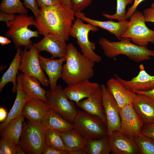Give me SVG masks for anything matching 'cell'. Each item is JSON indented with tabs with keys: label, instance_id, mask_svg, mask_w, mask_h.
Instances as JSON below:
<instances>
[{
	"label": "cell",
	"instance_id": "cell-46",
	"mask_svg": "<svg viewBox=\"0 0 154 154\" xmlns=\"http://www.w3.org/2000/svg\"><path fill=\"white\" fill-rule=\"evenodd\" d=\"M84 149H78L73 151H68V154H86Z\"/></svg>",
	"mask_w": 154,
	"mask_h": 154
},
{
	"label": "cell",
	"instance_id": "cell-48",
	"mask_svg": "<svg viewBox=\"0 0 154 154\" xmlns=\"http://www.w3.org/2000/svg\"><path fill=\"white\" fill-rule=\"evenodd\" d=\"M150 7L152 8H154V3H153L151 4Z\"/></svg>",
	"mask_w": 154,
	"mask_h": 154
},
{
	"label": "cell",
	"instance_id": "cell-26",
	"mask_svg": "<svg viewBox=\"0 0 154 154\" xmlns=\"http://www.w3.org/2000/svg\"><path fill=\"white\" fill-rule=\"evenodd\" d=\"M42 122L47 129H54L61 132H68L73 128L72 123L51 109L45 115Z\"/></svg>",
	"mask_w": 154,
	"mask_h": 154
},
{
	"label": "cell",
	"instance_id": "cell-3",
	"mask_svg": "<svg viewBox=\"0 0 154 154\" xmlns=\"http://www.w3.org/2000/svg\"><path fill=\"white\" fill-rule=\"evenodd\" d=\"M119 40L112 41L103 37L99 39L98 43L105 55L109 58L123 54L134 62H139L154 57V51L149 49L147 46L137 45L128 38H122Z\"/></svg>",
	"mask_w": 154,
	"mask_h": 154
},
{
	"label": "cell",
	"instance_id": "cell-30",
	"mask_svg": "<svg viewBox=\"0 0 154 154\" xmlns=\"http://www.w3.org/2000/svg\"><path fill=\"white\" fill-rule=\"evenodd\" d=\"M45 144L46 147L68 151L62 137L61 132L55 129H46Z\"/></svg>",
	"mask_w": 154,
	"mask_h": 154
},
{
	"label": "cell",
	"instance_id": "cell-13",
	"mask_svg": "<svg viewBox=\"0 0 154 154\" xmlns=\"http://www.w3.org/2000/svg\"><path fill=\"white\" fill-rule=\"evenodd\" d=\"M108 136L112 154H141L135 140L125 137L120 131H114Z\"/></svg>",
	"mask_w": 154,
	"mask_h": 154
},
{
	"label": "cell",
	"instance_id": "cell-1",
	"mask_svg": "<svg viewBox=\"0 0 154 154\" xmlns=\"http://www.w3.org/2000/svg\"><path fill=\"white\" fill-rule=\"evenodd\" d=\"M74 16L71 8L60 3L40 8L33 26L40 35H52L66 41L69 38Z\"/></svg>",
	"mask_w": 154,
	"mask_h": 154
},
{
	"label": "cell",
	"instance_id": "cell-39",
	"mask_svg": "<svg viewBox=\"0 0 154 154\" xmlns=\"http://www.w3.org/2000/svg\"><path fill=\"white\" fill-rule=\"evenodd\" d=\"M142 13L146 22L154 23V8L149 7L144 9Z\"/></svg>",
	"mask_w": 154,
	"mask_h": 154
},
{
	"label": "cell",
	"instance_id": "cell-29",
	"mask_svg": "<svg viewBox=\"0 0 154 154\" xmlns=\"http://www.w3.org/2000/svg\"><path fill=\"white\" fill-rule=\"evenodd\" d=\"M84 149L88 154H109L111 152L108 135L98 139H87Z\"/></svg>",
	"mask_w": 154,
	"mask_h": 154
},
{
	"label": "cell",
	"instance_id": "cell-7",
	"mask_svg": "<svg viewBox=\"0 0 154 154\" xmlns=\"http://www.w3.org/2000/svg\"><path fill=\"white\" fill-rule=\"evenodd\" d=\"M83 21L80 18L76 17L70 35L76 39L82 53L85 56L95 63H99L101 60V57L94 52L95 44L90 41L88 38L90 32L97 31L98 28L88 23H84Z\"/></svg>",
	"mask_w": 154,
	"mask_h": 154
},
{
	"label": "cell",
	"instance_id": "cell-40",
	"mask_svg": "<svg viewBox=\"0 0 154 154\" xmlns=\"http://www.w3.org/2000/svg\"><path fill=\"white\" fill-rule=\"evenodd\" d=\"M145 0H134V3L132 5L129 7L125 15L126 19L129 18L136 10L137 8L138 5L142 2Z\"/></svg>",
	"mask_w": 154,
	"mask_h": 154
},
{
	"label": "cell",
	"instance_id": "cell-45",
	"mask_svg": "<svg viewBox=\"0 0 154 154\" xmlns=\"http://www.w3.org/2000/svg\"><path fill=\"white\" fill-rule=\"evenodd\" d=\"M11 42V41L6 37L0 36V43L2 46L8 44Z\"/></svg>",
	"mask_w": 154,
	"mask_h": 154
},
{
	"label": "cell",
	"instance_id": "cell-28",
	"mask_svg": "<svg viewBox=\"0 0 154 154\" xmlns=\"http://www.w3.org/2000/svg\"><path fill=\"white\" fill-rule=\"evenodd\" d=\"M61 134L68 151L84 148L87 139L84 137L74 128L68 132H61Z\"/></svg>",
	"mask_w": 154,
	"mask_h": 154
},
{
	"label": "cell",
	"instance_id": "cell-20",
	"mask_svg": "<svg viewBox=\"0 0 154 154\" xmlns=\"http://www.w3.org/2000/svg\"><path fill=\"white\" fill-rule=\"evenodd\" d=\"M39 59L42 68L48 77L50 90H53L56 86L58 80L62 77L63 63L66 58L54 59L45 58L39 54Z\"/></svg>",
	"mask_w": 154,
	"mask_h": 154
},
{
	"label": "cell",
	"instance_id": "cell-25",
	"mask_svg": "<svg viewBox=\"0 0 154 154\" xmlns=\"http://www.w3.org/2000/svg\"><path fill=\"white\" fill-rule=\"evenodd\" d=\"M21 51V47L17 48L16 53L9 68L2 76L0 82V92L5 86L10 82L13 84L12 91L13 92L17 91V76L20 65Z\"/></svg>",
	"mask_w": 154,
	"mask_h": 154
},
{
	"label": "cell",
	"instance_id": "cell-11",
	"mask_svg": "<svg viewBox=\"0 0 154 154\" xmlns=\"http://www.w3.org/2000/svg\"><path fill=\"white\" fill-rule=\"evenodd\" d=\"M120 131L125 137L135 139L141 134L144 123L134 110L132 104L119 108Z\"/></svg>",
	"mask_w": 154,
	"mask_h": 154
},
{
	"label": "cell",
	"instance_id": "cell-44",
	"mask_svg": "<svg viewBox=\"0 0 154 154\" xmlns=\"http://www.w3.org/2000/svg\"><path fill=\"white\" fill-rule=\"evenodd\" d=\"M7 112L3 107L0 108V122L4 121L7 117Z\"/></svg>",
	"mask_w": 154,
	"mask_h": 154
},
{
	"label": "cell",
	"instance_id": "cell-41",
	"mask_svg": "<svg viewBox=\"0 0 154 154\" xmlns=\"http://www.w3.org/2000/svg\"><path fill=\"white\" fill-rule=\"evenodd\" d=\"M16 15L15 14L8 13L0 12V21L5 22L7 26L9 25V22L13 20L15 18Z\"/></svg>",
	"mask_w": 154,
	"mask_h": 154
},
{
	"label": "cell",
	"instance_id": "cell-38",
	"mask_svg": "<svg viewBox=\"0 0 154 154\" xmlns=\"http://www.w3.org/2000/svg\"><path fill=\"white\" fill-rule=\"evenodd\" d=\"M38 6L41 8L53 7L61 3L60 0H35Z\"/></svg>",
	"mask_w": 154,
	"mask_h": 154
},
{
	"label": "cell",
	"instance_id": "cell-12",
	"mask_svg": "<svg viewBox=\"0 0 154 154\" xmlns=\"http://www.w3.org/2000/svg\"><path fill=\"white\" fill-rule=\"evenodd\" d=\"M103 106L107 119L108 135L115 131H120L119 106L115 98L104 84L101 85Z\"/></svg>",
	"mask_w": 154,
	"mask_h": 154
},
{
	"label": "cell",
	"instance_id": "cell-34",
	"mask_svg": "<svg viewBox=\"0 0 154 154\" xmlns=\"http://www.w3.org/2000/svg\"><path fill=\"white\" fill-rule=\"evenodd\" d=\"M134 140L141 154H154V140L153 139L140 135Z\"/></svg>",
	"mask_w": 154,
	"mask_h": 154
},
{
	"label": "cell",
	"instance_id": "cell-17",
	"mask_svg": "<svg viewBox=\"0 0 154 154\" xmlns=\"http://www.w3.org/2000/svg\"><path fill=\"white\" fill-rule=\"evenodd\" d=\"M100 85L87 79L76 83L68 84L63 91L67 98L76 103L83 99L88 98Z\"/></svg>",
	"mask_w": 154,
	"mask_h": 154
},
{
	"label": "cell",
	"instance_id": "cell-18",
	"mask_svg": "<svg viewBox=\"0 0 154 154\" xmlns=\"http://www.w3.org/2000/svg\"><path fill=\"white\" fill-rule=\"evenodd\" d=\"M106 85L107 89L114 97L119 108L128 104H132L138 97L137 94L126 88L116 78L109 79Z\"/></svg>",
	"mask_w": 154,
	"mask_h": 154
},
{
	"label": "cell",
	"instance_id": "cell-8",
	"mask_svg": "<svg viewBox=\"0 0 154 154\" xmlns=\"http://www.w3.org/2000/svg\"><path fill=\"white\" fill-rule=\"evenodd\" d=\"M129 18L127 28L121 37L128 38L141 46H147L149 42L154 44V30L146 26L143 13L136 10Z\"/></svg>",
	"mask_w": 154,
	"mask_h": 154
},
{
	"label": "cell",
	"instance_id": "cell-15",
	"mask_svg": "<svg viewBox=\"0 0 154 154\" xmlns=\"http://www.w3.org/2000/svg\"><path fill=\"white\" fill-rule=\"evenodd\" d=\"M139 68L138 74L129 80L123 79L116 74L114 76L126 88L133 92L136 91H147L154 88V76L146 72L143 64H141Z\"/></svg>",
	"mask_w": 154,
	"mask_h": 154
},
{
	"label": "cell",
	"instance_id": "cell-31",
	"mask_svg": "<svg viewBox=\"0 0 154 154\" xmlns=\"http://www.w3.org/2000/svg\"><path fill=\"white\" fill-rule=\"evenodd\" d=\"M0 12L8 13L27 14L28 11L20 0H2Z\"/></svg>",
	"mask_w": 154,
	"mask_h": 154
},
{
	"label": "cell",
	"instance_id": "cell-14",
	"mask_svg": "<svg viewBox=\"0 0 154 154\" xmlns=\"http://www.w3.org/2000/svg\"><path fill=\"white\" fill-rule=\"evenodd\" d=\"M66 42L53 35H48L44 36L40 40L33 44L39 53L41 51H46L52 56L51 58H61L66 57L67 44Z\"/></svg>",
	"mask_w": 154,
	"mask_h": 154
},
{
	"label": "cell",
	"instance_id": "cell-33",
	"mask_svg": "<svg viewBox=\"0 0 154 154\" xmlns=\"http://www.w3.org/2000/svg\"><path fill=\"white\" fill-rule=\"evenodd\" d=\"M134 0H117L116 10V13L110 15L103 13L102 15L105 18L111 20L116 19L119 21L125 20L126 13V8L129 4H131Z\"/></svg>",
	"mask_w": 154,
	"mask_h": 154
},
{
	"label": "cell",
	"instance_id": "cell-5",
	"mask_svg": "<svg viewBox=\"0 0 154 154\" xmlns=\"http://www.w3.org/2000/svg\"><path fill=\"white\" fill-rule=\"evenodd\" d=\"M35 21L33 16L19 14L9 22L7 27L9 29L5 35L12 40L16 48L24 46L29 49L33 43L31 38L39 37L37 31H33L28 28L29 26L33 25Z\"/></svg>",
	"mask_w": 154,
	"mask_h": 154
},
{
	"label": "cell",
	"instance_id": "cell-21",
	"mask_svg": "<svg viewBox=\"0 0 154 154\" xmlns=\"http://www.w3.org/2000/svg\"><path fill=\"white\" fill-rule=\"evenodd\" d=\"M27 96V99L22 110L25 118L29 121H42L51 109L44 101Z\"/></svg>",
	"mask_w": 154,
	"mask_h": 154
},
{
	"label": "cell",
	"instance_id": "cell-9",
	"mask_svg": "<svg viewBox=\"0 0 154 154\" xmlns=\"http://www.w3.org/2000/svg\"><path fill=\"white\" fill-rule=\"evenodd\" d=\"M46 96L45 102L50 108L72 124L78 110L72 101L67 98L62 86L57 85L54 89L46 91Z\"/></svg>",
	"mask_w": 154,
	"mask_h": 154
},
{
	"label": "cell",
	"instance_id": "cell-32",
	"mask_svg": "<svg viewBox=\"0 0 154 154\" xmlns=\"http://www.w3.org/2000/svg\"><path fill=\"white\" fill-rule=\"evenodd\" d=\"M0 154H25L19 144L9 137L1 138L0 141Z\"/></svg>",
	"mask_w": 154,
	"mask_h": 154
},
{
	"label": "cell",
	"instance_id": "cell-6",
	"mask_svg": "<svg viewBox=\"0 0 154 154\" xmlns=\"http://www.w3.org/2000/svg\"><path fill=\"white\" fill-rule=\"evenodd\" d=\"M72 124L87 139H98L108 135L107 125L100 117L83 110H78Z\"/></svg>",
	"mask_w": 154,
	"mask_h": 154
},
{
	"label": "cell",
	"instance_id": "cell-27",
	"mask_svg": "<svg viewBox=\"0 0 154 154\" xmlns=\"http://www.w3.org/2000/svg\"><path fill=\"white\" fill-rule=\"evenodd\" d=\"M25 118L22 112L19 116L10 121L0 131L1 138H10L19 144Z\"/></svg>",
	"mask_w": 154,
	"mask_h": 154
},
{
	"label": "cell",
	"instance_id": "cell-42",
	"mask_svg": "<svg viewBox=\"0 0 154 154\" xmlns=\"http://www.w3.org/2000/svg\"><path fill=\"white\" fill-rule=\"evenodd\" d=\"M43 154H68V151L58 150L46 146L43 151Z\"/></svg>",
	"mask_w": 154,
	"mask_h": 154
},
{
	"label": "cell",
	"instance_id": "cell-4",
	"mask_svg": "<svg viewBox=\"0 0 154 154\" xmlns=\"http://www.w3.org/2000/svg\"><path fill=\"white\" fill-rule=\"evenodd\" d=\"M46 129L42 121H24L19 144L25 154H43Z\"/></svg>",
	"mask_w": 154,
	"mask_h": 154
},
{
	"label": "cell",
	"instance_id": "cell-47",
	"mask_svg": "<svg viewBox=\"0 0 154 154\" xmlns=\"http://www.w3.org/2000/svg\"><path fill=\"white\" fill-rule=\"evenodd\" d=\"M61 3L71 8L70 0H60Z\"/></svg>",
	"mask_w": 154,
	"mask_h": 154
},
{
	"label": "cell",
	"instance_id": "cell-19",
	"mask_svg": "<svg viewBox=\"0 0 154 154\" xmlns=\"http://www.w3.org/2000/svg\"><path fill=\"white\" fill-rule=\"evenodd\" d=\"M74 15L75 17L80 18L83 21L107 30L114 35L119 40L122 38V35L128 26L129 21L126 20L118 22L114 21L112 20L106 21H100L90 18L80 11L74 13Z\"/></svg>",
	"mask_w": 154,
	"mask_h": 154
},
{
	"label": "cell",
	"instance_id": "cell-23",
	"mask_svg": "<svg viewBox=\"0 0 154 154\" xmlns=\"http://www.w3.org/2000/svg\"><path fill=\"white\" fill-rule=\"evenodd\" d=\"M20 74L22 89L26 95L29 97L46 102L47 100L46 96V90L41 87L39 80L35 77L22 72Z\"/></svg>",
	"mask_w": 154,
	"mask_h": 154
},
{
	"label": "cell",
	"instance_id": "cell-24",
	"mask_svg": "<svg viewBox=\"0 0 154 154\" xmlns=\"http://www.w3.org/2000/svg\"><path fill=\"white\" fill-rule=\"evenodd\" d=\"M17 92L16 97L13 106L7 118L0 124V131L10 121L19 116L22 113L23 107L27 99V96L22 89L21 77L19 72L17 76Z\"/></svg>",
	"mask_w": 154,
	"mask_h": 154
},
{
	"label": "cell",
	"instance_id": "cell-16",
	"mask_svg": "<svg viewBox=\"0 0 154 154\" xmlns=\"http://www.w3.org/2000/svg\"><path fill=\"white\" fill-rule=\"evenodd\" d=\"M76 104L82 110L99 117L107 125L101 85L95 90L87 99L81 100Z\"/></svg>",
	"mask_w": 154,
	"mask_h": 154
},
{
	"label": "cell",
	"instance_id": "cell-22",
	"mask_svg": "<svg viewBox=\"0 0 154 154\" xmlns=\"http://www.w3.org/2000/svg\"><path fill=\"white\" fill-rule=\"evenodd\" d=\"M137 94L138 97L132 104L134 110L144 125L154 123V101L144 94Z\"/></svg>",
	"mask_w": 154,
	"mask_h": 154
},
{
	"label": "cell",
	"instance_id": "cell-43",
	"mask_svg": "<svg viewBox=\"0 0 154 154\" xmlns=\"http://www.w3.org/2000/svg\"><path fill=\"white\" fill-rule=\"evenodd\" d=\"M135 92L137 94H144L154 101V88L147 91H136Z\"/></svg>",
	"mask_w": 154,
	"mask_h": 154
},
{
	"label": "cell",
	"instance_id": "cell-2",
	"mask_svg": "<svg viewBox=\"0 0 154 154\" xmlns=\"http://www.w3.org/2000/svg\"><path fill=\"white\" fill-rule=\"evenodd\" d=\"M66 58L61 78L67 85L89 80L94 76L95 63L79 52L72 43L67 44Z\"/></svg>",
	"mask_w": 154,
	"mask_h": 154
},
{
	"label": "cell",
	"instance_id": "cell-36",
	"mask_svg": "<svg viewBox=\"0 0 154 154\" xmlns=\"http://www.w3.org/2000/svg\"><path fill=\"white\" fill-rule=\"evenodd\" d=\"M24 5L30 9L36 17L39 12V9L35 0H24Z\"/></svg>",
	"mask_w": 154,
	"mask_h": 154
},
{
	"label": "cell",
	"instance_id": "cell-35",
	"mask_svg": "<svg viewBox=\"0 0 154 154\" xmlns=\"http://www.w3.org/2000/svg\"><path fill=\"white\" fill-rule=\"evenodd\" d=\"M93 0H70L72 9L74 13L82 12L90 5Z\"/></svg>",
	"mask_w": 154,
	"mask_h": 154
},
{
	"label": "cell",
	"instance_id": "cell-10",
	"mask_svg": "<svg viewBox=\"0 0 154 154\" xmlns=\"http://www.w3.org/2000/svg\"><path fill=\"white\" fill-rule=\"evenodd\" d=\"M39 53L33 44L29 51L25 47L21 52V59L19 70L28 76L38 80L42 86H49L48 79L45 75L39 62Z\"/></svg>",
	"mask_w": 154,
	"mask_h": 154
},
{
	"label": "cell",
	"instance_id": "cell-37",
	"mask_svg": "<svg viewBox=\"0 0 154 154\" xmlns=\"http://www.w3.org/2000/svg\"><path fill=\"white\" fill-rule=\"evenodd\" d=\"M140 135L147 136L154 140V123L144 125L141 129Z\"/></svg>",
	"mask_w": 154,
	"mask_h": 154
}]
</instances>
